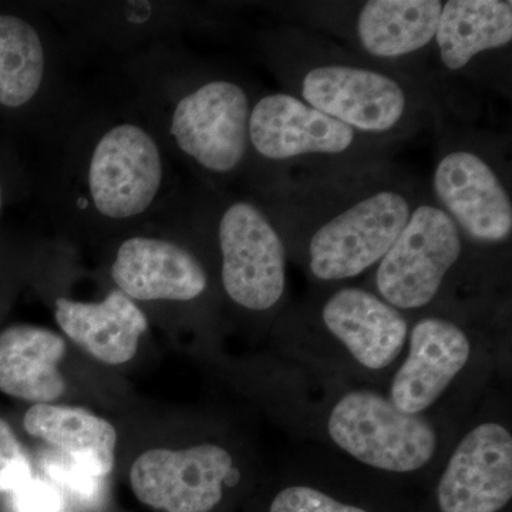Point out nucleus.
Here are the masks:
<instances>
[{
  "label": "nucleus",
  "mask_w": 512,
  "mask_h": 512,
  "mask_svg": "<svg viewBox=\"0 0 512 512\" xmlns=\"http://www.w3.org/2000/svg\"><path fill=\"white\" fill-rule=\"evenodd\" d=\"M427 192L392 160L266 184L262 204L284 242H301L313 278H356L382 261Z\"/></svg>",
  "instance_id": "1"
},
{
  "label": "nucleus",
  "mask_w": 512,
  "mask_h": 512,
  "mask_svg": "<svg viewBox=\"0 0 512 512\" xmlns=\"http://www.w3.org/2000/svg\"><path fill=\"white\" fill-rule=\"evenodd\" d=\"M262 50L282 92L363 136L402 147L420 133L439 131V101L429 84L366 62L312 29L275 28Z\"/></svg>",
  "instance_id": "2"
},
{
  "label": "nucleus",
  "mask_w": 512,
  "mask_h": 512,
  "mask_svg": "<svg viewBox=\"0 0 512 512\" xmlns=\"http://www.w3.org/2000/svg\"><path fill=\"white\" fill-rule=\"evenodd\" d=\"M249 146L256 163L265 165L269 183L293 175L380 163L390 160V154L399 148L363 136L285 92L255 99L249 117Z\"/></svg>",
  "instance_id": "3"
},
{
  "label": "nucleus",
  "mask_w": 512,
  "mask_h": 512,
  "mask_svg": "<svg viewBox=\"0 0 512 512\" xmlns=\"http://www.w3.org/2000/svg\"><path fill=\"white\" fill-rule=\"evenodd\" d=\"M431 198L466 241L503 245L512 235L510 167L477 134H447L431 177Z\"/></svg>",
  "instance_id": "4"
},
{
  "label": "nucleus",
  "mask_w": 512,
  "mask_h": 512,
  "mask_svg": "<svg viewBox=\"0 0 512 512\" xmlns=\"http://www.w3.org/2000/svg\"><path fill=\"white\" fill-rule=\"evenodd\" d=\"M157 137L133 120L104 127L84 158L83 205L104 224L137 222L163 195L167 168Z\"/></svg>",
  "instance_id": "5"
},
{
  "label": "nucleus",
  "mask_w": 512,
  "mask_h": 512,
  "mask_svg": "<svg viewBox=\"0 0 512 512\" xmlns=\"http://www.w3.org/2000/svg\"><path fill=\"white\" fill-rule=\"evenodd\" d=\"M254 97L234 77L208 74L178 92L168 110L175 150L202 174L225 180L251 158L249 117Z\"/></svg>",
  "instance_id": "6"
},
{
  "label": "nucleus",
  "mask_w": 512,
  "mask_h": 512,
  "mask_svg": "<svg viewBox=\"0 0 512 512\" xmlns=\"http://www.w3.org/2000/svg\"><path fill=\"white\" fill-rule=\"evenodd\" d=\"M441 0H367L312 6L315 28L345 40L366 62L423 80L420 69L434 52ZM424 82V80H423Z\"/></svg>",
  "instance_id": "7"
},
{
  "label": "nucleus",
  "mask_w": 512,
  "mask_h": 512,
  "mask_svg": "<svg viewBox=\"0 0 512 512\" xmlns=\"http://www.w3.org/2000/svg\"><path fill=\"white\" fill-rule=\"evenodd\" d=\"M464 244L466 239L453 220L430 195H424L377 264V296L399 311L424 308L439 295L464 254Z\"/></svg>",
  "instance_id": "8"
},
{
  "label": "nucleus",
  "mask_w": 512,
  "mask_h": 512,
  "mask_svg": "<svg viewBox=\"0 0 512 512\" xmlns=\"http://www.w3.org/2000/svg\"><path fill=\"white\" fill-rule=\"evenodd\" d=\"M330 439L367 466L410 473L426 466L437 448V434L421 414L403 412L373 392L346 394L328 421Z\"/></svg>",
  "instance_id": "9"
},
{
  "label": "nucleus",
  "mask_w": 512,
  "mask_h": 512,
  "mask_svg": "<svg viewBox=\"0 0 512 512\" xmlns=\"http://www.w3.org/2000/svg\"><path fill=\"white\" fill-rule=\"evenodd\" d=\"M221 281L232 302L252 312L274 308L286 288V245L258 201H229L217 218Z\"/></svg>",
  "instance_id": "10"
},
{
  "label": "nucleus",
  "mask_w": 512,
  "mask_h": 512,
  "mask_svg": "<svg viewBox=\"0 0 512 512\" xmlns=\"http://www.w3.org/2000/svg\"><path fill=\"white\" fill-rule=\"evenodd\" d=\"M232 457L214 444L173 451H146L131 467L130 481L141 503L167 512H208L220 503Z\"/></svg>",
  "instance_id": "11"
},
{
  "label": "nucleus",
  "mask_w": 512,
  "mask_h": 512,
  "mask_svg": "<svg viewBox=\"0 0 512 512\" xmlns=\"http://www.w3.org/2000/svg\"><path fill=\"white\" fill-rule=\"evenodd\" d=\"M512 497V437L484 423L460 441L437 488L441 512H498Z\"/></svg>",
  "instance_id": "12"
},
{
  "label": "nucleus",
  "mask_w": 512,
  "mask_h": 512,
  "mask_svg": "<svg viewBox=\"0 0 512 512\" xmlns=\"http://www.w3.org/2000/svg\"><path fill=\"white\" fill-rule=\"evenodd\" d=\"M511 46L512 2H444L434 37V52L444 72L484 82V63L507 66Z\"/></svg>",
  "instance_id": "13"
},
{
  "label": "nucleus",
  "mask_w": 512,
  "mask_h": 512,
  "mask_svg": "<svg viewBox=\"0 0 512 512\" xmlns=\"http://www.w3.org/2000/svg\"><path fill=\"white\" fill-rule=\"evenodd\" d=\"M111 276L131 301L190 302L208 288L207 271L197 256L177 242L147 235L121 242Z\"/></svg>",
  "instance_id": "14"
},
{
  "label": "nucleus",
  "mask_w": 512,
  "mask_h": 512,
  "mask_svg": "<svg viewBox=\"0 0 512 512\" xmlns=\"http://www.w3.org/2000/svg\"><path fill=\"white\" fill-rule=\"evenodd\" d=\"M470 353V340L456 323L419 320L410 333L409 356L394 376L390 400L403 412H424L463 370Z\"/></svg>",
  "instance_id": "15"
},
{
  "label": "nucleus",
  "mask_w": 512,
  "mask_h": 512,
  "mask_svg": "<svg viewBox=\"0 0 512 512\" xmlns=\"http://www.w3.org/2000/svg\"><path fill=\"white\" fill-rule=\"evenodd\" d=\"M322 320L357 362L370 370H382L396 360L409 330L399 309L362 288L333 293L323 305Z\"/></svg>",
  "instance_id": "16"
},
{
  "label": "nucleus",
  "mask_w": 512,
  "mask_h": 512,
  "mask_svg": "<svg viewBox=\"0 0 512 512\" xmlns=\"http://www.w3.org/2000/svg\"><path fill=\"white\" fill-rule=\"evenodd\" d=\"M55 316L73 342L107 365H123L133 359L148 326L136 302L119 289L97 303L59 298Z\"/></svg>",
  "instance_id": "17"
},
{
  "label": "nucleus",
  "mask_w": 512,
  "mask_h": 512,
  "mask_svg": "<svg viewBox=\"0 0 512 512\" xmlns=\"http://www.w3.org/2000/svg\"><path fill=\"white\" fill-rule=\"evenodd\" d=\"M66 343L52 330L19 325L0 335V392L36 404L62 396L59 363Z\"/></svg>",
  "instance_id": "18"
},
{
  "label": "nucleus",
  "mask_w": 512,
  "mask_h": 512,
  "mask_svg": "<svg viewBox=\"0 0 512 512\" xmlns=\"http://www.w3.org/2000/svg\"><path fill=\"white\" fill-rule=\"evenodd\" d=\"M23 424L30 436L60 448L87 473L104 478L113 470L117 434L109 421L80 407L36 404Z\"/></svg>",
  "instance_id": "19"
},
{
  "label": "nucleus",
  "mask_w": 512,
  "mask_h": 512,
  "mask_svg": "<svg viewBox=\"0 0 512 512\" xmlns=\"http://www.w3.org/2000/svg\"><path fill=\"white\" fill-rule=\"evenodd\" d=\"M47 74L49 53L36 26L0 13V107H28L45 87Z\"/></svg>",
  "instance_id": "20"
},
{
  "label": "nucleus",
  "mask_w": 512,
  "mask_h": 512,
  "mask_svg": "<svg viewBox=\"0 0 512 512\" xmlns=\"http://www.w3.org/2000/svg\"><path fill=\"white\" fill-rule=\"evenodd\" d=\"M45 470L60 490L72 494L82 504L96 505L103 498V478L87 473L67 457L47 458Z\"/></svg>",
  "instance_id": "21"
},
{
  "label": "nucleus",
  "mask_w": 512,
  "mask_h": 512,
  "mask_svg": "<svg viewBox=\"0 0 512 512\" xmlns=\"http://www.w3.org/2000/svg\"><path fill=\"white\" fill-rule=\"evenodd\" d=\"M32 477L28 453L9 424L0 419V493H15Z\"/></svg>",
  "instance_id": "22"
},
{
  "label": "nucleus",
  "mask_w": 512,
  "mask_h": 512,
  "mask_svg": "<svg viewBox=\"0 0 512 512\" xmlns=\"http://www.w3.org/2000/svg\"><path fill=\"white\" fill-rule=\"evenodd\" d=\"M269 512H367L333 500L311 487H289L276 495Z\"/></svg>",
  "instance_id": "23"
},
{
  "label": "nucleus",
  "mask_w": 512,
  "mask_h": 512,
  "mask_svg": "<svg viewBox=\"0 0 512 512\" xmlns=\"http://www.w3.org/2000/svg\"><path fill=\"white\" fill-rule=\"evenodd\" d=\"M12 497L16 512H66L62 490L40 478H30Z\"/></svg>",
  "instance_id": "24"
},
{
  "label": "nucleus",
  "mask_w": 512,
  "mask_h": 512,
  "mask_svg": "<svg viewBox=\"0 0 512 512\" xmlns=\"http://www.w3.org/2000/svg\"><path fill=\"white\" fill-rule=\"evenodd\" d=\"M3 200H5V195H3V185L0 183V212H2Z\"/></svg>",
  "instance_id": "25"
}]
</instances>
